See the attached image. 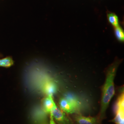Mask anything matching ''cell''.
I'll use <instances>...</instances> for the list:
<instances>
[{"mask_svg": "<svg viewBox=\"0 0 124 124\" xmlns=\"http://www.w3.org/2000/svg\"><path fill=\"white\" fill-rule=\"evenodd\" d=\"M56 105V103L53 101V96H47L42 100L41 107L47 114H50L52 109Z\"/></svg>", "mask_w": 124, "mask_h": 124, "instance_id": "6", "label": "cell"}, {"mask_svg": "<svg viewBox=\"0 0 124 124\" xmlns=\"http://www.w3.org/2000/svg\"><path fill=\"white\" fill-rule=\"evenodd\" d=\"M73 118L76 124H101V120L98 117H85L76 114L74 115Z\"/></svg>", "mask_w": 124, "mask_h": 124, "instance_id": "5", "label": "cell"}, {"mask_svg": "<svg viewBox=\"0 0 124 124\" xmlns=\"http://www.w3.org/2000/svg\"><path fill=\"white\" fill-rule=\"evenodd\" d=\"M120 63V61H115L108 68L107 71L106 80L102 88L100 111L98 117L101 121L105 118L107 109L115 94L114 80Z\"/></svg>", "mask_w": 124, "mask_h": 124, "instance_id": "1", "label": "cell"}, {"mask_svg": "<svg viewBox=\"0 0 124 124\" xmlns=\"http://www.w3.org/2000/svg\"><path fill=\"white\" fill-rule=\"evenodd\" d=\"M43 92L46 95L53 96L56 92V86L55 85L51 82H47L45 84L43 88Z\"/></svg>", "mask_w": 124, "mask_h": 124, "instance_id": "7", "label": "cell"}, {"mask_svg": "<svg viewBox=\"0 0 124 124\" xmlns=\"http://www.w3.org/2000/svg\"><path fill=\"white\" fill-rule=\"evenodd\" d=\"M47 124V123H46V122H45V123H43V124Z\"/></svg>", "mask_w": 124, "mask_h": 124, "instance_id": "13", "label": "cell"}, {"mask_svg": "<svg viewBox=\"0 0 124 124\" xmlns=\"http://www.w3.org/2000/svg\"><path fill=\"white\" fill-rule=\"evenodd\" d=\"M107 18L108 22L114 27L118 26L119 25L118 16L115 13H110L108 14Z\"/></svg>", "mask_w": 124, "mask_h": 124, "instance_id": "9", "label": "cell"}, {"mask_svg": "<svg viewBox=\"0 0 124 124\" xmlns=\"http://www.w3.org/2000/svg\"><path fill=\"white\" fill-rule=\"evenodd\" d=\"M49 124H56V123L53 119V117L52 115H50V123Z\"/></svg>", "mask_w": 124, "mask_h": 124, "instance_id": "12", "label": "cell"}, {"mask_svg": "<svg viewBox=\"0 0 124 124\" xmlns=\"http://www.w3.org/2000/svg\"><path fill=\"white\" fill-rule=\"evenodd\" d=\"M115 36L117 40L120 41H124V32L123 29L120 26L114 27Z\"/></svg>", "mask_w": 124, "mask_h": 124, "instance_id": "10", "label": "cell"}, {"mask_svg": "<svg viewBox=\"0 0 124 124\" xmlns=\"http://www.w3.org/2000/svg\"><path fill=\"white\" fill-rule=\"evenodd\" d=\"M13 61L10 57H7L0 59V67H10L13 64Z\"/></svg>", "mask_w": 124, "mask_h": 124, "instance_id": "11", "label": "cell"}, {"mask_svg": "<svg viewBox=\"0 0 124 124\" xmlns=\"http://www.w3.org/2000/svg\"><path fill=\"white\" fill-rule=\"evenodd\" d=\"M47 114L44 111L42 107H35L31 112V118L35 124H42L45 122Z\"/></svg>", "mask_w": 124, "mask_h": 124, "instance_id": "3", "label": "cell"}, {"mask_svg": "<svg viewBox=\"0 0 124 124\" xmlns=\"http://www.w3.org/2000/svg\"><path fill=\"white\" fill-rule=\"evenodd\" d=\"M60 109L66 114L76 113L77 110L73 103L66 98H61L59 101Z\"/></svg>", "mask_w": 124, "mask_h": 124, "instance_id": "4", "label": "cell"}, {"mask_svg": "<svg viewBox=\"0 0 124 124\" xmlns=\"http://www.w3.org/2000/svg\"><path fill=\"white\" fill-rule=\"evenodd\" d=\"M124 109H120L115 114L114 119L111 121L115 124H124Z\"/></svg>", "mask_w": 124, "mask_h": 124, "instance_id": "8", "label": "cell"}, {"mask_svg": "<svg viewBox=\"0 0 124 124\" xmlns=\"http://www.w3.org/2000/svg\"><path fill=\"white\" fill-rule=\"evenodd\" d=\"M50 114L58 124H73V121L67 116L66 113L59 109L57 105L52 109Z\"/></svg>", "mask_w": 124, "mask_h": 124, "instance_id": "2", "label": "cell"}]
</instances>
